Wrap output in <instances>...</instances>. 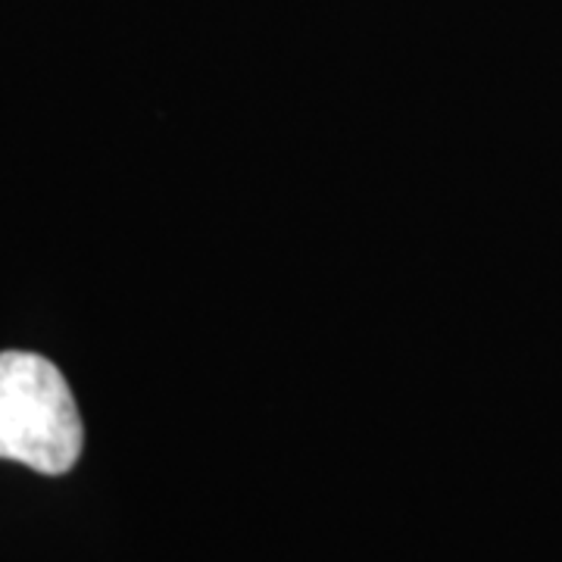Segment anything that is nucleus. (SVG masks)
<instances>
[{
  "label": "nucleus",
  "instance_id": "f257e3e1",
  "mask_svg": "<svg viewBox=\"0 0 562 562\" xmlns=\"http://www.w3.org/2000/svg\"><path fill=\"white\" fill-rule=\"evenodd\" d=\"M81 416L63 372L25 350L0 353V460L63 475L81 457Z\"/></svg>",
  "mask_w": 562,
  "mask_h": 562
}]
</instances>
